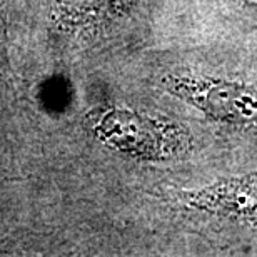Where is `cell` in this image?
Returning <instances> with one entry per match:
<instances>
[{
	"label": "cell",
	"mask_w": 257,
	"mask_h": 257,
	"mask_svg": "<svg viewBox=\"0 0 257 257\" xmlns=\"http://www.w3.org/2000/svg\"><path fill=\"white\" fill-rule=\"evenodd\" d=\"M166 89L209 120L237 131H257V85L222 75H171Z\"/></svg>",
	"instance_id": "obj_1"
},
{
	"label": "cell",
	"mask_w": 257,
	"mask_h": 257,
	"mask_svg": "<svg viewBox=\"0 0 257 257\" xmlns=\"http://www.w3.org/2000/svg\"><path fill=\"white\" fill-rule=\"evenodd\" d=\"M94 128L99 139L134 157L164 159L186 151L187 132L174 122L139 112L110 107L97 117Z\"/></svg>",
	"instance_id": "obj_2"
},
{
	"label": "cell",
	"mask_w": 257,
	"mask_h": 257,
	"mask_svg": "<svg viewBox=\"0 0 257 257\" xmlns=\"http://www.w3.org/2000/svg\"><path fill=\"white\" fill-rule=\"evenodd\" d=\"M187 207L257 229V171L189 192Z\"/></svg>",
	"instance_id": "obj_3"
},
{
	"label": "cell",
	"mask_w": 257,
	"mask_h": 257,
	"mask_svg": "<svg viewBox=\"0 0 257 257\" xmlns=\"http://www.w3.org/2000/svg\"><path fill=\"white\" fill-rule=\"evenodd\" d=\"M7 27H9V0H0V70L7 65Z\"/></svg>",
	"instance_id": "obj_4"
},
{
	"label": "cell",
	"mask_w": 257,
	"mask_h": 257,
	"mask_svg": "<svg viewBox=\"0 0 257 257\" xmlns=\"http://www.w3.org/2000/svg\"><path fill=\"white\" fill-rule=\"evenodd\" d=\"M254 2H257V0H254Z\"/></svg>",
	"instance_id": "obj_5"
}]
</instances>
